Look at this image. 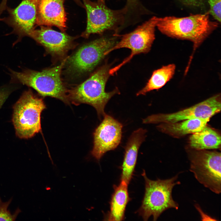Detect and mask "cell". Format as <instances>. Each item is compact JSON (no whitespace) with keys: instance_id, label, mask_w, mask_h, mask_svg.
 I'll return each mask as SVG.
<instances>
[{"instance_id":"1","label":"cell","mask_w":221,"mask_h":221,"mask_svg":"<svg viewBox=\"0 0 221 221\" xmlns=\"http://www.w3.org/2000/svg\"><path fill=\"white\" fill-rule=\"evenodd\" d=\"M208 12L184 17L159 18L157 27L161 33L169 37L192 41L194 52L218 27V23L211 21Z\"/></svg>"},{"instance_id":"2","label":"cell","mask_w":221,"mask_h":221,"mask_svg":"<svg viewBox=\"0 0 221 221\" xmlns=\"http://www.w3.org/2000/svg\"><path fill=\"white\" fill-rule=\"evenodd\" d=\"M67 58L60 65L40 71L24 69L18 72L9 69L10 83L25 85L35 89L42 96H50L69 104L68 90L61 77Z\"/></svg>"},{"instance_id":"3","label":"cell","mask_w":221,"mask_h":221,"mask_svg":"<svg viewBox=\"0 0 221 221\" xmlns=\"http://www.w3.org/2000/svg\"><path fill=\"white\" fill-rule=\"evenodd\" d=\"M110 67L107 65L101 67L83 82L68 90L70 103L76 106L86 103L93 106L101 119L106 114L104 108L109 100L115 95L120 94L117 88L110 92L105 91L106 84L110 75Z\"/></svg>"},{"instance_id":"4","label":"cell","mask_w":221,"mask_h":221,"mask_svg":"<svg viewBox=\"0 0 221 221\" xmlns=\"http://www.w3.org/2000/svg\"><path fill=\"white\" fill-rule=\"evenodd\" d=\"M142 175L145 180V190L138 212L144 220H147L153 216V220L156 221L166 210L178 209L179 204L173 200L172 195L173 187L180 184V181H176L178 174L169 179L155 180L149 179L144 171Z\"/></svg>"},{"instance_id":"5","label":"cell","mask_w":221,"mask_h":221,"mask_svg":"<svg viewBox=\"0 0 221 221\" xmlns=\"http://www.w3.org/2000/svg\"><path fill=\"white\" fill-rule=\"evenodd\" d=\"M45 108L43 99L30 89L22 93L13 107L12 121L18 137L29 138L40 131L41 115Z\"/></svg>"},{"instance_id":"6","label":"cell","mask_w":221,"mask_h":221,"mask_svg":"<svg viewBox=\"0 0 221 221\" xmlns=\"http://www.w3.org/2000/svg\"><path fill=\"white\" fill-rule=\"evenodd\" d=\"M87 14V25L81 37L88 38L92 34L103 33L108 30H114L115 33L124 25L126 11L124 8L112 10L107 7L105 0H82Z\"/></svg>"},{"instance_id":"7","label":"cell","mask_w":221,"mask_h":221,"mask_svg":"<svg viewBox=\"0 0 221 221\" xmlns=\"http://www.w3.org/2000/svg\"><path fill=\"white\" fill-rule=\"evenodd\" d=\"M102 37L87 43L71 56L65 64L67 71L76 76L91 72L106 56L105 52L117 43L118 36Z\"/></svg>"},{"instance_id":"8","label":"cell","mask_w":221,"mask_h":221,"mask_svg":"<svg viewBox=\"0 0 221 221\" xmlns=\"http://www.w3.org/2000/svg\"><path fill=\"white\" fill-rule=\"evenodd\" d=\"M189 170L201 184L212 192H221V153L206 149L188 152Z\"/></svg>"},{"instance_id":"9","label":"cell","mask_w":221,"mask_h":221,"mask_svg":"<svg viewBox=\"0 0 221 221\" xmlns=\"http://www.w3.org/2000/svg\"><path fill=\"white\" fill-rule=\"evenodd\" d=\"M159 18L155 16L152 17L130 33L121 35L117 33L114 34L121 37V39L106 52L105 55L114 50L122 48L130 49L131 53L120 64L110 69L109 73L110 75H113L135 55L141 53H147L149 51L155 39V28Z\"/></svg>"},{"instance_id":"10","label":"cell","mask_w":221,"mask_h":221,"mask_svg":"<svg viewBox=\"0 0 221 221\" xmlns=\"http://www.w3.org/2000/svg\"><path fill=\"white\" fill-rule=\"evenodd\" d=\"M220 95L213 96L189 108L171 114H153L143 119L144 123H173L187 119H210L221 110Z\"/></svg>"},{"instance_id":"11","label":"cell","mask_w":221,"mask_h":221,"mask_svg":"<svg viewBox=\"0 0 221 221\" xmlns=\"http://www.w3.org/2000/svg\"><path fill=\"white\" fill-rule=\"evenodd\" d=\"M29 36L43 46L46 53L56 60H64L67 57L69 51L77 45L75 41L76 37L55 31L48 26L41 25L39 29H34Z\"/></svg>"},{"instance_id":"12","label":"cell","mask_w":221,"mask_h":221,"mask_svg":"<svg viewBox=\"0 0 221 221\" xmlns=\"http://www.w3.org/2000/svg\"><path fill=\"white\" fill-rule=\"evenodd\" d=\"M94 132L92 155L99 160L107 152L116 149L120 143L122 124L106 114Z\"/></svg>"},{"instance_id":"13","label":"cell","mask_w":221,"mask_h":221,"mask_svg":"<svg viewBox=\"0 0 221 221\" xmlns=\"http://www.w3.org/2000/svg\"><path fill=\"white\" fill-rule=\"evenodd\" d=\"M64 0H36V25L54 26L62 32L66 29L67 17Z\"/></svg>"},{"instance_id":"14","label":"cell","mask_w":221,"mask_h":221,"mask_svg":"<svg viewBox=\"0 0 221 221\" xmlns=\"http://www.w3.org/2000/svg\"><path fill=\"white\" fill-rule=\"evenodd\" d=\"M12 21L16 29L19 38L13 45L20 41L24 36H29L36 25V0H22L11 13Z\"/></svg>"},{"instance_id":"15","label":"cell","mask_w":221,"mask_h":221,"mask_svg":"<svg viewBox=\"0 0 221 221\" xmlns=\"http://www.w3.org/2000/svg\"><path fill=\"white\" fill-rule=\"evenodd\" d=\"M146 130L140 128L131 135L125 147V153L121 167V180L128 184L133 174L139 148L145 138Z\"/></svg>"},{"instance_id":"16","label":"cell","mask_w":221,"mask_h":221,"mask_svg":"<svg viewBox=\"0 0 221 221\" xmlns=\"http://www.w3.org/2000/svg\"><path fill=\"white\" fill-rule=\"evenodd\" d=\"M210 119H187L173 123H163L157 126L161 132L174 136H180L199 131L206 126Z\"/></svg>"},{"instance_id":"17","label":"cell","mask_w":221,"mask_h":221,"mask_svg":"<svg viewBox=\"0 0 221 221\" xmlns=\"http://www.w3.org/2000/svg\"><path fill=\"white\" fill-rule=\"evenodd\" d=\"M128 184L121 180L118 186H115L112 196L110 211L107 219L108 220H123L126 206L130 200L128 190Z\"/></svg>"},{"instance_id":"18","label":"cell","mask_w":221,"mask_h":221,"mask_svg":"<svg viewBox=\"0 0 221 221\" xmlns=\"http://www.w3.org/2000/svg\"><path fill=\"white\" fill-rule=\"evenodd\" d=\"M192 134L189 138V143L195 149H215L220 147V135L208 126H206L200 131Z\"/></svg>"},{"instance_id":"19","label":"cell","mask_w":221,"mask_h":221,"mask_svg":"<svg viewBox=\"0 0 221 221\" xmlns=\"http://www.w3.org/2000/svg\"><path fill=\"white\" fill-rule=\"evenodd\" d=\"M175 70V65L170 64L154 70L145 86L137 93V96L145 95L151 91L162 87L173 78Z\"/></svg>"},{"instance_id":"20","label":"cell","mask_w":221,"mask_h":221,"mask_svg":"<svg viewBox=\"0 0 221 221\" xmlns=\"http://www.w3.org/2000/svg\"><path fill=\"white\" fill-rule=\"evenodd\" d=\"M13 198L11 197L7 201L3 202L0 197V221H14L21 212L19 208H17L12 214L8 210V208Z\"/></svg>"},{"instance_id":"21","label":"cell","mask_w":221,"mask_h":221,"mask_svg":"<svg viewBox=\"0 0 221 221\" xmlns=\"http://www.w3.org/2000/svg\"><path fill=\"white\" fill-rule=\"evenodd\" d=\"M124 7L126 10L127 17L132 14H142L147 12V10L141 4L139 0H127Z\"/></svg>"},{"instance_id":"22","label":"cell","mask_w":221,"mask_h":221,"mask_svg":"<svg viewBox=\"0 0 221 221\" xmlns=\"http://www.w3.org/2000/svg\"><path fill=\"white\" fill-rule=\"evenodd\" d=\"M209 10L208 12L219 23L221 21V0H207Z\"/></svg>"},{"instance_id":"23","label":"cell","mask_w":221,"mask_h":221,"mask_svg":"<svg viewBox=\"0 0 221 221\" xmlns=\"http://www.w3.org/2000/svg\"><path fill=\"white\" fill-rule=\"evenodd\" d=\"M186 6L192 7L201 8L205 6L207 0H179Z\"/></svg>"},{"instance_id":"24","label":"cell","mask_w":221,"mask_h":221,"mask_svg":"<svg viewBox=\"0 0 221 221\" xmlns=\"http://www.w3.org/2000/svg\"><path fill=\"white\" fill-rule=\"evenodd\" d=\"M11 89L7 87L0 88V108L11 92Z\"/></svg>"},{"instance_id":"25","label":"cell","mask_w":221,"mask_h":221,"mask_svg":"<svg viewBox=\"0 0 221 221\" xmlns=\"http://www.w3.org/2000/svg\"><path fill=\"white\" fill-rule=\"evenodd\" d=\"M74 0L78 5L81 6H82L83 4L80 0Z\"/></svg>"},{"instance_id":"26","label":"cell","mask_w":221,"mask_h":221,"mask_svg":"<svg viewBox=\"0 0 221 221\" xmlns=\"http://www.w3.org/2000/svg\"></svg>"}]
</instances>
